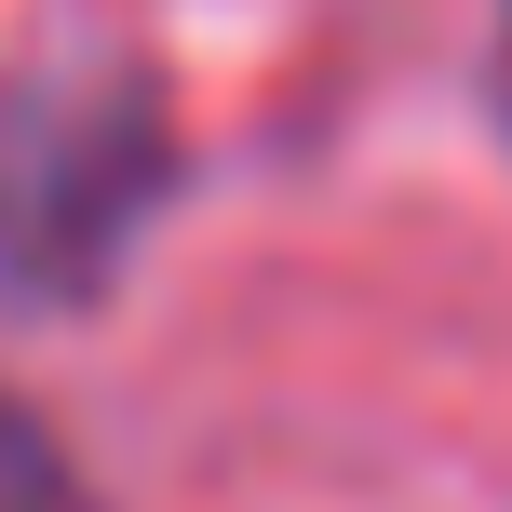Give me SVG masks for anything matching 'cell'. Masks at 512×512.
I'll list each match as a JSON object with an SVG mask.
<instances>
[{"mask_svg":"<svg viewBox=\"0 0 512 512\" xmlns=\"http://www.w3.org/2000/svg\"><path fill=\"white\" fill-rule=\"evenodd\" d=\"M162 189V95L122 54L0 81V283L81 297Z\"/></svg>","mask_w":512,"mask_h":512,"instance_id":"1","label":"cell"},{"mask_svg":"<svg viewBox=\"0 0 512 512\" xmlns=\"http://www.w3.org/2000/svg\"><path fill=\"white\" fill-rule=\"evenodd\" d=\"M0 512H68V459L27 405H0Z\"/></svg>","mask_w":512,"mask_h":512,"instance_id":"2","label":"cell"}]
</instances>
